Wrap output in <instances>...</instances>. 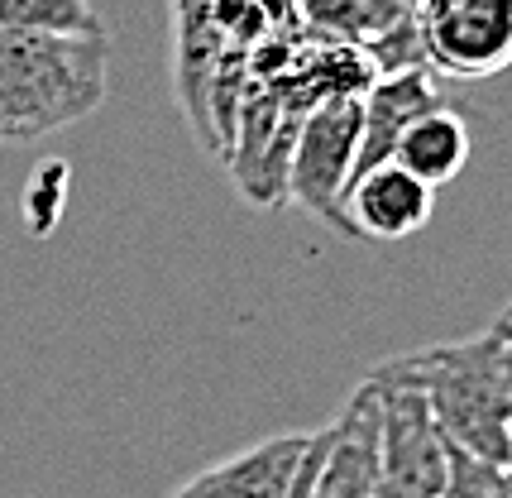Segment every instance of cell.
<instances>
[{"instance_id": "obj_2", "label": "cell", "mask_w": 512, "mask_h": 498, "mask_svg": "<svg viewBox=\"0 0 512 498\" xmlns=\"http://www.w3.org/2000/svg\"><path fill=\"white\" fill-rule=\"evenodd\" d=\"M111 91V39L0 29V144H39Z\"/></svg>"}, {"instance_id": "obj_19", "label": "cell", "mask_w": 512, "mask_h": 498, "mask_svg": "<svg viewBox=\"0 0 512 498\" xmlns=\"http://www.w3.org/2000/svg\"><path fill=\"white\" fill-rule=\"evenodd\" d=\"M503 475H508V494H512V446H508V460H503Z\"/></svg>"}, {"instance_id": "obj_15", "label": "cell", "mask_w": 512, "mask_h": 498, "mask_svg": "<svg viewBox=\"0 0 512 498\" xmlns=\"http://www.w3.org/2000/svg\"><path fill=\"white\" fill-rule=\"evenodd\" d=\"M441 498H512V494H508V475H503V465L479 460V455L455 451V446H450L446 489H441Z\"/></svg>"}, {"instance_id": "obj_21", "label": "cell", "mask_w": 512, "mask_h": 498, "mask_svg": "<svg viewBox=\"0 0 512 498\" xmlns=\"http://www.w3.org/2000/svg\"><path fill=\"white\" fill-rule=\"evenodd\" d=\"M379 498H398V494H388V489H379Z\"/></svg>"}, {"instance_id": "obj_20", "label": "cell", "mask_w": 512, "mask_h": 498, "mask_svg": "<svg viewBox=\"0 0 512 498\" xmlns=\"http://www.w3.org/2000/svg\"><path fill=\"white\" fill-rule=\"evenodd\" d=\"M278 5H288V10H297V0H278Z\"/></svg>"}, {"instance_id": "obj_10", "label": "cell", "mask_w": 512, "mask_h": 498, "mask_svg": "<svg viewBox=\"0 0 512 498\" xmlns=\"http://www.w3.org/2000/svg\"><path fill=\"white\" fill-rule=\"evenodd\" d=\"M436 187L412 178L398 163H383L345 192V216L364 240H407L431 221Z\"/></svg>"}, {"instance_id": "obj_7", "label": "cell", "mask_w": 512, "mask_h": 498, "mask_svg": "<svg viewBox=\"0 0 512 498\" xmlns=\"http://www.w3.org/2000/svg\"><path fill=\"white\" fill-rule=\"evenodd\" d=\"M379 388L364 384L331 422V441L316 470L312 498H379L383 489V451H379Z\"/></svg>"}, {"instance_id": "obj_8", "label": "cell", "mask_w": 512, "mask_h": 498, "mask_svg": "<svg viewBox=\"0 0 512 498\" xmlns=\"http://www.w3.org/2000/svg\"><path fill=\"white\" fill-rule=\"evenodd\" d=\"M446 106V91L436 87L431 68L417 72H398V77H379L374 87L359 96V149H355V187L364 173H374L383 163H393L398 154V139L407 135V125L417 115Z\"/></svg>"}, {"instance_id": "obj_5", "label": "cell", "mask_w": 512, "mask_h": 498, "mask_svg": "<svg viewBox=\"0 0 512 498\" xmlns=\"http://www.w3.org/2000/svg\"><path fill=\"white\" fill-rule=\"evenodd\" d=\"M307 115L292 106L278 87H259L249 82V96L240 106V125L230 139V178L240 182L249 206H283L288 202V173H292V149L302 135Z\"/></svg>"}, {"instance_id": "obj_14", "label": "cell", "mask_w": 512, "mask_h": 498, "mask_svg": "<svg viewBox=\"0 0 512 498\" xmlns=\"http://www.w3.org/2000/svg\"><path fill=\"white\" fill-rule=\"evenodd\" d=\"M369 63H374V77H398V72H417L426 68V24L422 15H402L388 34H379L374 44L364 48Z\"/></svg>"}, {"instance_id": "obj_16", "label": "cell", "mask_w": 512, "mask_h": 498, "mask_svg": "<svg viewBox=\"0 0 512 498\" xmlns=\"http://www.w3.org/2000/svg\"><path fill=\"white\" fill-rule=\"evenodd\" d=\"M63 182H67L63 163H48L39 178H29L24 216H29V230H34V235H48V226L58 221V206H63Z\"/></svg>"}, {"instance_id": "obj_17", "label": "cell", "mask_w": 512, "mask_h": 498, "mask_svg": "<svg viewBox=\"0 0 512 498\" xmlns=\"http://www.w3.org/2000/svg\"><path fill=\"white\" fill-rule=\"evenodd\" d=\"M326 441H331V427L312 431L307 460H302V470H297V479H292V494L288 498H312V484H316V470H321V455H326Z\"/></svg>"}, {"instance_id": "obj_11", "label": "cell", "mask_w": 512, "mask_h": 498, "mask_svg": "<svg viewBox=\"0 0 512 498\" xmlns=\"http://www.w3.org/2000/svg\"><path fill=\"white\" fill-rule=\"evenodd\" d=\"M398 168H407L412 178H422L426 187H441V182L460 178L469 163V125L455 106H436V111L417 115L407 125V135L398 139Z\"/></svg>"}, {"instance_id": "obj_4", "label": "cell", "mask_w": 512, "mask_h": 498, "mask_svg": "<svg viewBox=\"0 0 512 498\" xmlns=\"http://www.w3.org/2000/svg\"><path fill=\"white\" fill-rule=\"evenodd\" d=\"M355 149H359V101L316 106L302 120L288 173L292 202L307 206L316 221H326L335 235H350V240H359L350 216H345V192H350V178H355Z\"/></svg>"}, {"instance_id": "obj_18", "label": "cell", "mask_w": 512, "mask_h": 498, "mask_svg": "<svg viewBox=\"0 0 512 498\" xmlns=\"http://www.w3.org/2000/svg\"><path fill=\"white\" fill-rule=\"evenodd\" d=\"M489 331H493V336H503V340H508V345H512V302H508V307H503V312H498V317H493V326H489Z\"/></svg>"}, {"instance_id": "obj_12", "label": "cell", "mask_w": 512, "mask_h": 498, "mask_svg": "<svg viewBox=\"0 0 512 498\" xmlns=\"http://www.w3.org/2000/svg\"><path fill=\"white\" fill-rule=\"evenodd\" d=\"M402 15H412V0H297V20L312 39L355 48H369Z\"/></svg>"}, {"instance_id": "obj_9", "label": "cell", "mask_w": 512, "mask_h": 498, "mask_svg": "<svg viewBox=\"0 0 512 498\" xmlns=\"http://www.w3.org/2000/svg\"><path fill=\"white\" fill-rule=\"evenodd\" d=\"M312 431H278L268 441H254L249 451H235L230 460L187 479L173 498H288L292 479L307 460Z\"/></svg>"}, {"instance_id": "obj_3", "label": "cell", "mask_w": 512, "mask_h": 498, "mask_svg": "<svg viewBox=\"0 0 512 498\" xmlns=\"http://www.w3.org/2000/svg\"><path fill=\"white\" fill-rule=\"evenodd\" d=\"M369 384L379 388V451H383V489L398 498H441L446 489L450 441L441 436L426 408L422 388L374 369Z\"/></svg>"}, {"instance_id": "obj_6", "label": "cell", "mask_w": 512, "mask_h": 498, "mask_svg": "<svg viewBox=\"0 0 512 498\" xmlns=\"http://www.w3.org/2000/svg\"><path fill=\"white\" fill-rule=\"evenodd\" d=\"M426 24V68L479 82L512 68V0H450Z\"/></svg>"}, {"instance_id": "obj_1", "label": "cell", "mask_w": 512, "mask_h": 498, "mask_svg": "<svg viewBox=\"0 0 512 498\" xmlns=\"http://www.w3.org/2000/svg\"><path fill=\"white\" fill-rule=\"evenodd\" d=\"M383 374L422 388L426 408L455 451L503 465L512 446V345L503 336L441 340L398 360H383Z\"/></svg>"}, {"instance_id": "obj_13", "label": "cell", "mask_w": 512, "mask_h": 498, "mask_svg": "<svg viewBox=\"0 0 512 498\" xmlns=\"http://www.w3.org/2000/svg\"><path fill=\"white\" fill-rule=\"evenodd\" d=\"M0 29L63 34V39H111L91 0H0Z\"/></svg>"}]
</instances>
